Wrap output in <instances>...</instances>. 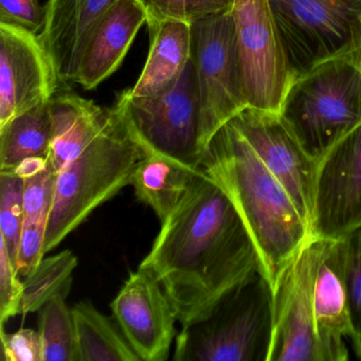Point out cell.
I'll return each instance as SVG.
<instances>
[{"instance_id":"5","label":"cell","mask_w":361,"mask_h":361,"mask_svg":"<svg viewBox=\"0 0 361 361\" xmlns=\"http://www.w3.org/2000/svg\"><path fill=\"white\" fill-rule=\"evenodd\" d=\"M279 115L318 162L361 123V73L341 59L314 65L295 75Z\"/></svg>"},{"instance_id":"19","label":"cell","mask_w":361,"mask_h":361,"mask_svg":"<svg viewBox=\"0 0 361 361\" xmlns=\"http://www.w3.org/2000/svg\"><path fill=\"white\" fill-rule=\"evenodd\" d=\"M151 35L149 56L138 82L132 90L134 97H149L170 90L191 60V25L166 20L149 27Z\"/></svg>"},{"instance_id":"2","label":"cell","mask_w":361,"mask_h":361,"mask_svg":"<svg viewBox=\"0 0 361 361\" xmlns=\"http://www.w3.org/2000/svg\"><path fill=\"white\" fill-rule=\"evenodd\" d=\"M200 170L231 200L272 289L279 274L312 236L288 192L232 121L213 137Z\"/></svg>"},{"instance_id":"6","label":"cell","mask_w":361,"mask_h":361,"mask_svg":"<svg viewBox=\"0 0 361 361\" xmlns=\"http://www.w3.org/2000/svg\"><path fill=\"white\" fill-rule=\"evenodd\" d=\"M114 106L145 155L159 156L189 170H200L209 142L202 130L192 59L170 90L149 97H134L128 90Z\"/></svg>"},{"instance_id":"29","label":"cell","mask_w":361,"mask_h":361,"mask_svg":"<svg viewBox=\"0 0 361 361\" xmlns=\"http://www.w3.org/2000/svg\"><path fill=\"white\" fill-rule=\"evenodd\" d=\"M24 284L8 255L5 244L0 240V323L5 324L22 312Z\"/></svg>"},{"instance_id":"1","label":"cell","mask_w":361,"mask_h":361,"mask_svg":"<svg viewBox=\"0 0 361 361\" xmlns=\"http://www.w3.org/2000/svg\"><path fill=\"white\" fill-rule=\"evenodd\" d=\"M139 268L161 284L183 327L208 317L261 263L231 200L200 169Z\"/></svg>"},{"instance_id":"32","label":"cell","mask_w":361,"mask_h":361,"mask_svg":"<svg viewBox=\"0 0 361 361\" xmlns=\"http://www.w3.org/2000/svg\"><path fill=\"white\" fill-rule=\"evenodd\" d=\"M333 58L341 59L350 63L361 73V16L353 28L348 44Z\"/></svg>"},{"instance_id":"22","label":"cell","mask_w":361,"mask_h":361,"mask_svg":"<svg viewBox=\"0 0 361 361\" xmlns=\"http://www.w3.org/2000/svg\"><path fill=\"white\" fill-rule=\"evenodd\" d=\"M50 101L10 120L0 128V171H12L26 158L49 157L52 142Z\"/></svg>"},{"instance_id":"8","label":"cell","mask_w":361,"mask_h":361,"mask_svg":"<svg viewBox=\"0 0 361 361\" xmlns=\"http://www.w3.org/2000/svg\"><path fill=\"white\" fill-rule=\"evenodd\" d=\"M331 240L310 236L272 286L274 329L268 361H322L314 329V289Z\"/></svg>"},{"instance_id":"14","label":"cell","mask_w":361,"mask_h":361,"mask_svg":"<svg viewBox=\"0 0 361 361\" xmlns=\"http://www.w3.org/2000/svg\"><path fill=\"white\" fill-rule=\"evenodd\" d=\"M111 308L141 360H168L178 319L164 287L151 274L141 268L130 271Z\"/></svg>"},{"instance_id":"7","label":"cell","mask_w":361,"mask_h":361,"mask_svg":"<svg viewBox=\"0 0 361 361\" xmlns=\"http://www.w3.org/2000/svg\"><path fill=\"white\" fill-rule=\"evenodd\" d=\"M191 32L202 130L210 145L225 124L248 107L232 10L193 23Z\"/></svg>"},{"instance_id":"13","label":"cell","mask_w":361,"mask_h":361,"mask_svg":"<svg viewBox=\"0 0 361 361\" xmlns=\"http://www.w3.org/2000/svg\"><path fill=\"white\" fill-rule=\"evenodd\" d=\"M231 121L288 192L310 229L317 162L304 151L279 114L246 107Z\"/></svg>"},{"instance_id":"4","label":"cell","mask_w":361,"mask_h":361,"mask_svg":"<svg viewBox=\"0 0 361 361\" xmlns=\"http://www.w3.org/2000/svg\"><path fill=\"white\" fill-rule=\"evenodd\" d=\"M274 329L272 289L257 271L206 318L181 327L175 361H268Z\"/></svg>"},{"instance_id":"18","label":"cell","mask_w":361,"mask_h":361,"mask_svg":"<svg viewBox=\"0 0 361 361\" xmlns=\"http://www.w3.org/2000/svg\"><path fill=\"white\" fill-rule=\"evenodd\" d=\"M49 105L52 142L48 159L56 174L98 136L111 109H101L92 101L71 92H56Z\"/></svg>"},{"instance_id":"21","label":"cell","mask_w":361,"mask_h":361,"mask_svg":"<svg viewBox=\"0 0 361 361\" xmlns=\"http://www.w3.org/2000/svg\"><path fill=\"white\" fill-rule=\"evenodd\" d=\"M196 171L159 156L145 155L132 177L137 198L164 221L185 195Z\"/></svg>"},{"instance_id":"15","label":"cell","mask_w":361,"mask_h":361,"mask_svg":"<svg viewBox=\"0 0 361 361\" xmlns=\"http://www.w3.org/2000/svg\"><path fill=\"white\" fill-rule=\"evenodd\" d=\"M118 0H48L39 35L61 82H75L90 33Z\"/></svg>"},{"instance_id":"27","label":"cell","mask_w":361,"mask_h":361,"mask_svg":"<svg viewBox=\"0 0 361 361\" xmlns=\"http://www.w3.org/2000/svg\"><path fill=\"white\" fill-rule=\"evenodd\" d=\"M147 16V26L166 20L192 25L209 16L231 11L234 0H139Z\"/></svg>"},{"instance_id":"11","label":"cell","mask_w":361,"mask_h":361,"mask_svg":"<svg viewBox=\"0 0 361 361\" xmlns=\"http://www.w3.org/2000/svg\"><path fill=\"white\" fill-rule=\"evenodd\" d=\"M361 227V123L317 162L310 233L339 240Z\"/></svg>"},{"instance_id":"16","label":"cell","mask_w":361,"mask_h":361,"mask_svg":"<svg viewBox=\"0 0 361 361\" xmlns=\"http://www.w3.org/2000/svg\"><path fill=\"white\" fill-rule=\"evenodd\" d=\"M147 22V12L139 0H118L90 33L75 83L85 90H94L116 73Z\"/></svg>"},{"instance_id":"28","label":"cell","mask_w":361,"mask_h":361,"mask_svg":"<svg viewBox=\"0 0 361 361\" xmlns=\"http://www.w3.org/2000/svg\"><path fill=\"white\" fill-rule=\"evenodd\" d=\"M56 173L51 166L24 180V221H49L54 197Z\"/></svg>"},{"instance_id":"12","label":"cell","mask_w":361,"mask_h":361,"mask_svg":"<svg viewBox=\"0 0 361 361\" xmlns=\"http://www.w3.org/2000/svg\"><path fill=\"white\" fill-rule=\"evenodd\" d=\"M60 82L39 35L0 23V128L51 100Z\"/></svg>"},{"instance_id":"9","label":"cell","mask_w":361,"mask_h":361,"mask_svg":"<svg viewBox=\"0 0 361 361\" xmlns=\"http://www.w3.org/2000/svg\"><path fill=\"white\" fill-rule=\"evenodd\" d=\"M236 47L248 107L279 114L295 78L269 0H234Z\"/></svg>"},{"instance_id":"26","label":"cell","mask_w":361,"mask_h":361,"mask_svg":"<svg viewBox=\"0 0 361 361\" xmlns=\"http://www.w3.org/2000/svg\"><path fill=\"white\" fill-rule=\"evenodd\" d=\"M348 293L350 339L361 358V227L337 240Z\"/></svg>"},{"instance_id":"30","label":"cell","mask_w":361,"mask_h":361,"mask_svg":"<svg viewBox=\"0 0 361 361\" xmlns=\"http://www.w3.org/2000/svg\"><path fill=\"white\" fill-rule=\"evenodd\" d=\"M4 361H44L43 343L39 331L20 329L6 334L1 325Z\"/></svg>"},{"instance_id":"25","label":"cell","mask_w":361,"mask_h":361,"mask_svg":"<svg viewBox=\"0 0 361 361\" xmlns=\"http://www.w3.org/2000/svg\"><path fill=\"white\" fill-rule=\"evenodd\" d=\"M24 219V179L13 170L0 171V240L16 268Z\"/></svg>"},{"instance_id":"10","label":"cell","mask_w":361,"mask_h":361,"mask_svg":"<svg viewBox=\"0 0 361 361\" xmlns=\"http://www.w3.org/2000/svg\"><path fill=\"white\" fill-rule=\"evenodd\" d=\"M295 75L343 49L361 16V0H269Z\"/></svg>"},{"instance_id":"3","label":"cell","mask_w":361,"mask_h":361,"mask_svg":"<svg viewBox=\"0 0 361 361\" xmlns=\"http://www.w3.org/2000/svg\"><path fill=\"white\" fill-rule=\"evenodd\" d=\"M142 149L115 106L98 136L56 175L44 252L59 246L101 204L132 183Z\"/></svg>"},{"instance_id":"17","label":"cell","mask_w":361,"mask_h":361,"mask_svg":"<svg viewBox=\"0 0 361 361\" xmlns=\"http://www.w3.org/2000/svg\"><path fill=\"white\" fill-rule=\"evenodd\" d=\"M314 317L322 361L348 360L344 338L350 337V310L337 240H331L317 274Z\"/></svg>"},{"instance_id":"33","label":"cell","mask_w":361,"mask_h":361,"mask_svg":"<svg viewBox=\"0 0 361 361\" xmlns=\"http://www.w3.org/2000/svg\"><path fill=\"white\" fill-rule=\"evenodd\" d=\"M50 166L49 159L45 157H30L23 160L16 169L14 172L20 178L27 179L35 176L45 171Z\"/></svg>"},{"instance_id":"20","label":"cell","mask_w":361,"mask_h":361,"mask_svg":"<svg viewBox=\"0 0 361 361\" xmlns=\"http://www.w3.org/2000/svg\"><path fill=\"white\" fill-rule=\"evenodd\" d=\"M78 361H140L116 319L109 318L90 301L73 307Z\"/></svg>"},{"instance_id":"23","label":"cell","mask_w":361,"mask_h":361,"mask_svg":"<svg viewBox=\"0 0 361 361\" xmlns=\"http://www.w3.org/2000/svg\"><path fill=\"white\" fill-rule=\"evenodd\" d=\"M78 257L71 250H64L43 259L37 268L25 278L23 290V317L39 312V308L56 295L71 293L73 274Z\"/></svg>"},{"instance_id":"24","label":"cell","mask_w":361,"mask_h":361,"mask_svg":"<svg viewBox=\"0 0 361 361\" xmlns=\"http://www.w3.org/2000/svg\"><path fill=\"white\" fill-rule=\"evenodd\" d=\"M68 295H56L39 310L44 361H78L77 336Z\"/></svg>"},{"instance_id":"31","label":"cell","mask_w":361,"mask_h":361,"mask_svg":"<svg viewBox=\"0 0 361 361\" xmlns=\"http://www.w3.org/2000/svg\"><path fill=\"white\" fill-rule=\"evenodd\" d=\"M0 23L16 25L39 35L45 23V9L37 0H0Z\"/></svg>"}]
</instances>
